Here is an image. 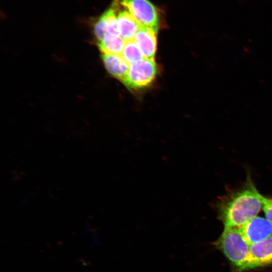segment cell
<instances>
[{
	"mask_svg": "<svg viewBox=\"0 0 272 272\" xmlns=\"http://www.w3.org/2000/svg\"><path fill=\"white\" fill-rule=\"evenodd\" d=\"M121 7L117 14L118 30L119 35L126 41L134 39L140 26L130 12Z\"/></svg>",
	"mask_w": 272,
	"mask_h": 272,
	"instance_id": "8",
	"label": "cell"
},
{
	"mask_svg": "<svg viewBox=\"0 0 272 272\" xmlns=\"http://www.w3.org/2000/svg\"><path fill=\"white\" fill-rule=\"evenodd\" d=\"M157 31L140 27L134 40L140 49L144 58H154L157 49Z\"/></svg>",
	"mask_w": 272,
	"mask_h": 272,
	"instance_id": "7",
	"label": "cell"
},
{
	"mask_svg": "<svg viewBox=\"0 0 272 272\" xmlns=\"http://www.w3.org/2000/svg\"><path fill=\"white\" fill-rule=\"evenodd\" d=\"M121 55L129 65L144 58L134 39L125 41Z\"/></svg>",
	"mask_w": 272,
	"mask_h": 272,
	"instance_id": "11",
	"label": "cell"
},
{
	"mask_svg": "<svg viewBox=\"0 0 272 272\" xmlns=\"http://www.w3.org/2000/svg\"><path fill=\"white\" fill-rule=\"evenodd\" d=\"M131 14L140 27L158 31L159 14L158 9L149 0H117Z\"/></svg>",
	"mask_w": 272,
	"mask_h": 272,
	"instance_id": "4",
	"label": "cell"
},
{
	"mask_svg": "<svg viewBox=\"0 0 272 272\" xmlns=\"http://www.w3.org/2000/svg\"><path fill=\"white\" fill-rule=\"evenodd\" d=\"M272 264V235L250 245V269Z\"/></svg>",
	"mask_w": 272,
	"mask_h": 272,
	"instance_id": "6",
	"label": "cell"
},
{
	"mask_svg": "<svg viewBox=\"0 0 272 272\" xmlns=\"http://www.w3.org/2000/svg\"><path fill=\"white\" fill-rule=\"evenodd\" d=\"M101 58L108 73L115 78L122 82L128 73L129 64L121 55L102 54Z\"/></svg>",
	"mask_w": 272,
	"mask_h": 272,
	"instance_id": "9",
	"label": "cell"
},
{
	"mask_svg": "<svg viewBox=\"0 0 272 272\" xmlns=\"http://www.w3.org/2000/svg\"><path fill=\"white\" fill-rule=\"evenodd\" d=\"M262 195L248 178L240 189L223 196L216 203L224 228L241 227L262 209Z\"/></svg>",
	"mask_w": 272,
	"mask_h": 272,
	"instance_id": "1",
	"label": "cell"
},
{
	"mask_svg": "<svg viewBox=\"0 0 272 272\" xmlns=\"http://www.w3.org/2000/svg\"><path fill=\"white\" fill-rule=\"evenodd\" d=\"M214 245L229 261L234 272L250 269V244L244 238L240 227L224 228Z\"/></svg>",
	"mask_w": 272,
	"mask_h": 272,
	"instance_id": "2",
	"label": "cell"
},
{
	"mask_svg": "<svg viewBox=\"0 0 272 272\" xmlns=\"http://www.w3.org/2000/svg\"><path fill=\"white\" fill-rule=\"evenodd\" d=\"M246 241L250 245L272 235V224L266 219L255 216L240 227Z\"/></svg>",
	"mask_w": 272,
	"mask_h": 272,
	"instance_id": "5",
	"label": "cell"
},
{
	"mask_svg": "<svg viewBox=\"0 0 272 272\" xmlns=\"http://www.w3.org/2000/svg\"><path fill=\"white\" fill-rule=\"evenodd\" d=\"M116 9L111 8L106 11L101 16L106 27L107 34L119 35Z\"/></svg>",
	"mask_w": 272,
	"mask_h": 272,
	"instance_id": "12",
	"label": "cell"
},
{
	"mask_svg": "<svg viewBox=\"0 0 272 272\" xmlns=\"http://www.w3.org/2000/svg\"><path fill=\"white\" fill-rule=\"evenodd\" d=\"M157 73L158 67L154 59L144 58L129 65L128 73L122 82L130 89H142L153 83Z\"/></svg>",
	"mask_w": 272,
	"mask_h": 272,
	"instance_id": "3",
	"label": "cell"
},
{
	"mask_svg": "<svg viewBox=\"0 0 272 272\" xmlns=\"http://www.w3.org/2000/svg\"><path fill=\"white\" fill-rule=\"evenodd\" d=\"M125 41L119 35L107 34L98 46L102 54L121 55Z\"/></svg>",
	"mask_w": 272,
	"mask_h": 272,
	"instance_id": "10",
	"label": "cell"
},
{
	"mask_svg": "<svg viewBox=\"0 0 272 272\" xmlns=\"http://www.w3.org/2000/svg\"><path fill=\"white\" fill-rule=\"evenodd\" d=\"M262 210L265 214V218L272 224V198L262 196Z\"/></svg>",
	"mask_w": 272,
	"mask_h": 272,
	"instance_id": "14",
	"label": "cell"
},
{
	"mask_svg": "<svg viewBox=\"0 0 272 272\" xmlns=\"http://www.w3.org/2000/svg\"><path fill=\"white\" fill-rule=\"evenodd\" d=\"M94 33L98 42L101 41L107 35L105 24L101 16L94 24Z\"/></svg>",
	"mask_w": 272,
	"mask_h": 272,
	"instance_id": "13",
	"label": "cell"
}]
</instances>
